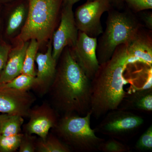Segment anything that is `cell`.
Returning a JSON list of instances; mask_svg holds the SVG:
<instances>
[{"label": "cell", "instance_id": "obj_1", "mask_svg": "<svg viewBox=\"0 0 152 152\" xmlns=\"http://www.w3.org/2000/svg\"><path fill=\"white\" fill-rule=\"evenodd\" d=\"M58 61L48 93L52 106L63 115H85L91 111V80L77 62L71 47L65 48Z\"/></svg>", "mask_w": 152, "mask_h": 152}, {"label": "cell", "instance_id": "obj_2", "mask_svg": "<svg viewBox=\"0 0 152 152\" xmlns=\"http://www.w3.org/2000/svg\"><path fill=\"white\" fill-rule=\"evenodd\" d=\"M128 58L126 45H120L110 59L99 64L91 80V111L96 118L118 108L126 95L123 74Z\"/></svg>", "mask_w": 152, "mask_h": 152}, {"label": "cell", "instance_id": "obj_3", "mask_svg": "<svg viewBox=\"0 0 152 152\" xmlns=\"http://www.w3.org/2000/svg\"><path fill=\"white\" fill-rule=\"evenodd\" d=\"M107 12L105 29L97 42L96 55L99 64L111 58L117 47L129 43L144 27L137 14L126 7L112 8Z\"/></svg>", "mask_w": 152, "mask_h": 152}, {"label": "cell", "instance_id": "obj_4", "mask_svg": "<svg viewBox=\"0 0 152 152\" xmlns=\"http://www.w3.org/2000/svg\"><path fill=\"white\" fill-rule=\"evenodd\" d=\"M27 1V17L16 42L34 39L40 46L52 39L61 18L64 0Z\"/></svg>", "mask_w": 152, "mask_h": 152}, {"label": "cell", "instance_id": "obj_5", "mask_svg": "<svg viewBox=\"0 0 152 152\" xmlns=\"http://www.w3.org/2000/svg\"><path fill=\"white\" fill-rule=\"evenodd\" d=\"M91 111L84 116L66 114L59 118L53 134L71 150L91 152L98 151L105 139L99 137L91 127Z\"/></svg>", "mask_w": 152, "mask_h": 152}, {"label": "cell", "instance_id": "obj_6", "mask_svg": "<svg viewBox=\"0 0 152 152\" xmlns=\"http://www.w3.org/2000/svg\"><path fill=\"white\" fill-rule=\"evenodd\" d=\"M105 115L95 132L121 141L134 136L144 123L140 116L124 109L113 110Z\"/></svg>", "mask_w": 152, "mask_h": 152}, {"label": "cell", "instance_id": "obj_7", "mask_svg": "<svg viewBox=\"0 0 152 152\" xmlns=\"http://www.w3.org/2000/svg\"><path fill=\"white\" fill-rule=\"evenodd\" d=\"M111 8L110 0L87 1L79 6L74 13L78 30L90 37L97 38L103 32L101 17Z\"/></svg>", "mask_w": 152, "mask_h": 152}, {"label": "cell", "instance_id": "obj_8", "mask_svg": "<svg viewBox=\"0 0 152 152\" xmlns=\"http://www.w3.org/2000/svg\"><path fill=\"white\" fill-rule=\"evenodd\" d=\"M73 6L63 4L60 23L52 37V55L57 62L65 48H73L77 39L79 30L75 22Z\"/></svg>", "mask_w": 152, "mask_h": 152}, {"label": "cell", "instance_id": "obj_9", "mask_svg": "<svg viewBox=\"0 0 152 152\" xmlns=\"http://www.w3.org/2000/svg\"><path fill=\"white\" fill-rule=\"evenodd\" d=\"M28 117L29 121L24 127L25 133L37 135L42 139L47 137L59 119L57 111L46 102L31 108Z\"/></svg>", "mask_w": 152, "mask_h": 152}, {"label": "cell", "instance_id": "obj_10", "mask_svg": "<svg viewBox=\"0 0 152 152\" xmlns=\"http://www.w3.org/2000/svg\"><path fill=\"white\" fill-rule=\"evenodd\" d=\"M28 11L27 0H18L3 7L0 38L9 42L15 36L18 35L26 23Z\"/></svg>", "mask_w": 152, "mask_h": 152}, {"label": "cell", "instance_id": "obj_11", "mask_svg": "<svg viewBox=\"0 0 152 152\" xmlns=\"http://www.w3.org/2000/svg\"><path fill=\"white\" fill-rule=\"evenodd\" d=\"M36 98L28 91L7 88L0 83V113L26 118Z\"/></svg>", "mask_w": 152, "mask_h": 152}, {"label": "cell", "instance_id": "obj_12", "mask_svg": "<svg viewBox=\"0 0 152 152\" xmlns=\"http://www.w3.org/2000/svg\"><path fill=\"white\" fill-rule=\"evenodd\" d=\"M97 42V38L79 31L75 45L71 48L77 62L91 80L99 66L96 55Z\"/></svg>", "mask_w": 152, "mask_h": 152}, {"label": "cell", "instance_id": "obj_13", "mask_svg": "<svg viewBox=\"0 0 152 152\" xmlns=\"http://www.w3.org/2000/svg\"><path fill=\"white\" fill-rule=\"evenodd\" d=\"M52 39L48 42L45 53H37L35 61L38 66L36 83L33 89L41 96L48 94L54 79L57 63L52 55Z\"/></svg>", "mask_w": 152, "mask_h": 152}, {"label": "cell", "instance_id": "obj_14", "mask_svg": "<svg viewBox=\"0 0 152 152\" xmlns=\"http://www.w3.org/2000/svg\"><path fill=\"white\" fill-rule=\"evenodd\" d=\"M126 46L128 64L140 63L152 67V31L142 28Z\"/></svg>", "mask_w": 152, "mask_h": 152}, {"label": "cell", "instance_id": "obj_15", "mask_svg": "<svg viewBox=\"0 0 152 152\" xmlns=\"http://www.w3.org/2000/svg\"><path fill=\"white\" fill-rule=\"evenodd\" d=\"M30 41L16 42L9 53L5 66L0 75V83H4L22 73L25 55Z\"/></svg>", "mask_w": 152, "mask_h": 152}, {"label": "cell", "instance_id": "obj_16", "mask_svg": "<svg viewBox=\"0 0 152 152\" xmlns=\"http://www.w3.org/2000/svg\"><path fill=\"white\" fill-rule=\"evenodd\" d=\"M118 108L136 111L151 113L152 111V89L137 90L125 96Z\"/></svg>", "mask_w": 152, "mask_h": 152}, {"label": "cell", "instance_id": "obj_17", "mask_svg": "<svg viewBox=\"0 0 152 152\" xmlns=\"http://www.w3.org/2000/svg\"><path fill=\"white\" fill-rule=\"evenodd\" d=\"M24 123V118L12 114L0 115V135L4 136L14 135L20 134Z\"/></svg>", "mask_w": 152, "mask_h": 152}, {"label": "cell", "instance_id": "obj_18", "mask_svg": "<svg viewBox=\"0 0 152 152\" xmlns=\"http://www.w3.org/2000/svg\"><path fill=\"white\" fill-rule=\"evenodd\" d=\"M71 150L53 133H49L45 139L39 138L36 143V152H70Z\"/></svg>", "mask_w": 152, "mask_h": 152}, {"label": "cell", "instance_id": "obj_19", "mask_svg": "<svg viewBox=\"0 0 152 152\" xmlns=\"http://www.w3.org/2000/svg\"><path fill=\"white\" fill-rule=\"evenodd\" d=\"M39 47V44L36 39H32L30 41L26 51L21 74L36 77L37 72L35 69L34 63Z\"/></svg>", "mask_w": 152, "mask_h": 152}, {"label": "cell", "instance_id": "obj_20", "mask_svg": "<svg viewBox=\"0 0 152 152\" xmlns=\"http://www.w3.org/2000/svg\"><path fill=\"white\" fill-rule=\"evenodd\" d=\"M36 83V77L21 74L10 81L1 84L7 88L23 91H28L33 88Z\"/></svg>", "mask_w": 152, "mask_h": 152}, {"label": "cell", "instance_id": "obj_21", "mask_svg": "<svg viewBox=\"0 0 152 152\" xmlns=\"http://www.w3.org/2000/svg\"><path fill=\"white\" fill-rule=\"evenodd\" d=\"M98 151L104 152H129L130 148L121 141L110 138L102 142L98 148Z\"/></svg>", "mask_w": 152, "mask_h": 152}, {"label": "cell", "instance_id": "obj_22", "mask_svg": "<svg viewBox=\"0 0 152 152\" xmlns=\"http://www.w3.org/2000/svg\"><path fill=\"white\" fill-rule=\"evenodd\" d=\"M23 134L4 136L0 135V152H14L19 149Z\"/></svg>", "mask_w": 152, "mask_h": 152}, {"label": "cell", "instance_id": "obj_23", "mask_svg": "<svg viewBox=\"0 0 152 152\" xmlns=\"http://www.w3.org/2000/svg\"><path fill=\"white\" fill-rule=\"evenodd\" d=\"M127 8L134 13L152 9V0H122Z\"/></svg>", "mask_w": 152, "mask_h": 152}, {"label": "cell", "instance_id": "obj_24", "mask_svg": "<svg viewBox=\"0 0 152 152\" xmlns=\"http://www.w3.org/2000/svg\"><path fill=\"white\" fill-rule=\"evenodd\" d=\"M135 148L140 151H152V126H151L140 136L135 145Z\"/></svg>", "mask_w": 152, "mask_h": 152}, {"label": "cell", "instance_id": "obj_25", "mask_svg": "<svg viewBox=\"0 0 152 152\" xmlns=\"http://www.w3.org/2000/svg\"><path fill=\"white\" fill-rule=\"evenodd\" d=\"M37 140L36 137L32 134L26 133L23 134L18 149L19 152H36Z\"/></svg>", "mask_w": 152, "mask_h": 152}, {"label": "cell", "instance_id": "obj_26", "mask_svg": "<svg viewBox=\"0 0 152 152\" xmlns=\"http://www.w3.org/2000/svg\"><path fill=\"white\" fill-rule=\"evenodd\" d=\"M12 45L0 38V75L7 64Z\"/></svg>", "mask_w": 152, "mask_h": 152}, {"label": "cell", "instance_id": "obj_27", "mask_svg": "<svg viewBox=\"0 0 152 152\" xmlns=\"http://www.w3.org/2000/svg\"><path fill=\"white\" fill-rule=\"evenodd\" d=\"M148 10L141 11L138 13L137 15L140 20L144 23V27L147 29L152 31V12L148 11Z\"/></svg>", "mask_w": 152, "mask_h": 152}, {"label": "cell", "instance_id": "obj_28", "mask_svg": "<svg viewBox=\"0 0 152 152\" xmlns=\"http://www.w3.org/2000/svg\"><path fill=\"white\" fill-rule=\"evenodd\" d=\"M112 7L115 8H121L124 6L122 0H110Z\"/></svg>", "mask_w": 152, "mask_h": 152}, {"label": "cell", "instance_id": "obj_29", "mask_svg": "<svg viewBox=\"0 0 152 152\" xmlns=\"http://www.w3.org/2000/svg\"><path fill=\"white\" fill-rule=\"evenodd\" d=\"M18 1V0H0V5L2 7L9 5Z\"/></svg>", "mask_w": 152, "mask_h": 152}, {"label": "cell", "instance_id": "obj_30", "mask_svg": "<svg viewBox=\"0 0 152 152\" xmlns=\"http://www.w3.org/2000/svg\"><path fill=\"white\" fill-rule=\"evenodd\" d=\"M80 0H64L63 5L69 4L73 6L75 3L78 2ZM96 0H87V1H94Z\"/></svg>", "mask_w": 152, "mask_h": 152}, {"label": "cell", "instance_id": "obj_31", "mask_svg": "<svg viewBox=\"0 0 152 152\" xmlns=\"http://www.w3.org/2000/svg\"><path fill=\"white\" fill-rule=\"evenodd\" d=\"M2 7L0 5V34H1V14Z\"/></svg>", "mask_w": 152, "mask_h": 152}]
</instances>
